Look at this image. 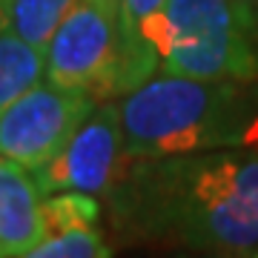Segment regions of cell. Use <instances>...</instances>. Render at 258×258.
I'll list each match as a JSON object with an SVG mask.
<instances>
[{"mask_svg": "<svg viewBox=\"0 0 258 258\" xmlns=\"http://www.w3.org/2000/svg\"><path fill=\"white\" fill-rule=\"evenodd\" d=\"M9 3H12V0H0V26L6 23V12H9Z\"/></svg>", "mask_w": 258, "mask_h": 258, "instance_id": "4fadbf2b", "label": "cell"}, {"mask_svg": "<svg viewBox=\"0 0 258 258\" xmlns=\"http://www.w3.org/2000/svg\"><path fill=\"white\" fill-rule=\"evenodd\" d=\"M46 81L92 92L98 101L118 98V9L78 0L46 46Z\"/></svg>", "mask_w": 258, "mask_h": 258, "instance_id": "277c9868", "label": "cell"}, {"mask_svg": "<svg viewBox=\"0 0 258 258\" xmlns=\"http://www.w3.org/2000/svg\"><path fill=\"white\" fill-rule=\"evenodd\" d=\"M40 81H46V52L0 26V115Z\"/></svg>", "mask_w": 258, "mask_h": 258, "instance_id": "30bf717a", "label": "cell"}, {"mask_svg": "<svg viewBox=\"0 0 258 258\" xmlns=\"http://www.w3.org/2000/svg\"><path fill=\"white\" fill-rule=\"evenodd\" d=\"M126 158L120 101L106 98L98 101V106L78 126L69 144L46 166L35 169V178L43 195L78 189L106 198L112 186L118 184Z\"/></svg>", "mask_w": 258, "mask_h": 258, "instance_id": "8992f818", "label": "cell"}, {"mask_svg": "<svg viewBox=\"0 0 258 258\" xmlns=\"http://www.w3.org/2000/svg\"><path fill=\"white\" fill-rule=\"evenodd\" d=\"M98 3H106V6H115V9H118V3H120V0H98Z\"/></svg>", "mask_w": 258, "mask_h": 258, "instance_id": "5bb4252c", "label": "cell"}, {"mask_svg": "<svg viewBox=\"0 0 258 258\" xmlns=\"http://www.w3.org/2000/svg\"><path fill=\"white\" fill-rule=\"evenodd\" d=\"M95 106L98 98L92 92L40 81L0 115V158L32 172L46 166Z\"/></svg>", "mask_w": 258, "mask_h": 258, "instance_id": "5b68a950", "label": "cell"}, {"mask_svg": "<svg viewBox=\"0 0 258 258\" xmlns=\"http://www.w3.org/2000/svg\"><path fill=\"white\" fill-rule=\"evenodd\" d=\"M166 0H120L118 3V83L115 92L126 95L158 72L155 26Z\"/></svg>", "mask_w": 258, "mask_h": 258, "instance_id": "9c48e42d", "label": "cell"}, {"mask_svg": "<svg viewBox=\"0 0 258 258\" xmlns=\"http://www.w3.org/2000/svg\"><path fill=\"white\" fill-rule=\"evenodd\" d=\"M232 3H235L241 23H244L249 40H252V46L258 52V0H232Z\"/></svg>", "mask_w": 258, "mask_h": 258, "instance_id": "7c38bea8", "label": "cell"}, {"mask_svg": "<svg viewBox=\"0 0 258 258\" xmlns=\"http://www.w3.org/2000/svg\"><path fill=\"white\" fill-rule=\"evenodd\" d=\"M158 72L258 78V52L232 0H166L155 26Z\"/></svg>", "mask_w": 258, "mask_h": 258, "instance_id": "3957f363", "label": "cell"}, {"mask_svg": "<svg viewBox=\"0 0 258 258\" xmlns=\"http://www.w3.org/2000/svg\"><path fill=\"white\" fill-rule=\"evenodd\" d=\"M75 3L78 0H12L3 26L46 52L52 35L57 32L60 20L69 15Z\"/></svg>", "mask_w": 258, "mask_h": 258, "instance_id": "8fae6325", "label": "cell"}, {"mask_svg": "<svg viewBox=\"0 0 258 258\" xmlns=\"http://www.w3.org/2000/svg\"><path fill=\"white\" fill-rule=\"evenodd\" d=\"M106 204L129 238L258 255V147L126 158Z\"/></svg>", "mask_w": 258, "mask_h": 258, "instance_id": "6da1fadb", "label": "cell"}, {"mask_svg": "<svg viewBox=\"0 0 258 258\" xmlns=\"http://www.w3.org/2000/svg\"><path fill=\"white\" fill-rule=\"evenodd\" d=\"M129 158L258 147V78H184L155 72L120 95Z\"/></svg>", "mask_w": 258, "mask_h": 258, "instance_id": "7a4b0ae2", "label": "cell"}, {"mask_svg": "<svg viewBox=\"0 0 258 258\" xmlns=\"http://www.w3.org/2000/svg\"><path fill=\"white\" fill-rule=\"evenodd\" d=\"M43 198L32 169L0 158V258H32L43 235Z\"/></svg>", "mask_w": 258, "mask_h": 258, "instance_id": "ba28073f", "label": "cell"}, {"mask_svg": "<svg viewBox=\"0 0 258 258\" xmlns=\"http://www.w3.org/2000/svg\"><path fill=\"white\" fill-rule=\"evenodd\" d=\"M98 195L63 189L43 198V235L32 258H106Z\"/></svg>", "mask_w": 258, "mask_h": 258, "instance_id": "52a82bcc", "label": "cell"}]
</instances>
